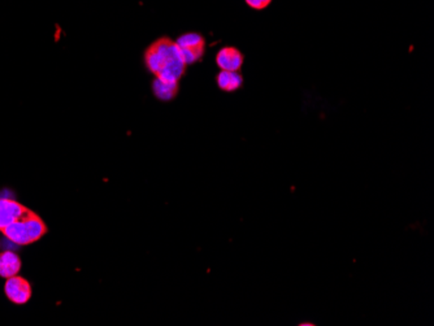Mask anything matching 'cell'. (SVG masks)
Instances as JSON below:
<instances>
[{
    "mask_svg": "<svg viewBox=\"0 0 434 326\" xmlns=\"http://www.w3.org/2000/svg\"><path fill=\"white\" fill-rule=\"evenodd\" d=\"M145 63L155 78L169 82H178L185 73V60L176 42L169 38H160L148 47L145 52Z\"/></svg>",
    "mask_w": 434,
    "mask_h": 326,
    "instance_id": "cell-1",
    "label": "cell"
},
{
    "mask_svg": "<svg viewBox=\"0 0 434 326\" xmlns=\"http://www.w3.org/2000/svg\"><path fill=\"white\" fill-rule=\"evenodd\" d=\"M47 225L36 212L28 209V212L20 217L17 221L1 230L4 237L10 242L20 246H28L39 241L47 233Z\"/></svg>",
    "mask_w": 434,
    "mask_h": 326,
    "instance_id": "cell-2",
    "label": "cell"
},
{
    "mask_svg": "<svg viewBox=\"0 0 434 326\" xmlns=\"http://www.w3.org/2000/svg\"><path fill=\"white\" fill-rule=\"evenodd\" d=\"M177 47L187 64H194L203 57L205 40L198 33H186L176 40Z\"/></svg>",
    "mask_w": 434,
    "mask_h": 326,
    "instance_id": "cell-3",
    "label": "cell"
},
{
    "mask_svg": "<svg viewBox=\"0 0 434 326\" xmlns=\"http://www.w3.org/2000/svg\"><path fill=\"white\" fill-rule=\"evenodd\" d=\"M4 292L12 303L25 304L31 298V286L28 280L19 276H13V277L7 279Z\"/></svg>",
    "mask_w": 434,
    "mask_h": 326,
    "instance_id": "cell-4",
    "label": "cell"
},
{
    "mask_svg": "<svg viewBox=\"0 0 434 326\" xmlns=\"http://www.w3.org/2000/svg\"><path fill=\"white\" fill-rule=\"evenodd\" d=\"M27 212L28 208L25 205H20L19 202L13 199L0 198V232L17 221Z\"/></svg>",
    "mask_w": 434,
    "mask_h": 326,
    "instance_id": "cell-5",
    "label": "cell"
},
{
    "mask_svg": "<svg viewBox=\"0 0 434 326\" xmlns=\"http://www.w3.org/2000/svg\"><path fill=\"white\" fill-rule=\"evenodd\" d=\"M216 64L222 71L240 72L243 64V55L236 47H224L216 55Z\"/></svg>",
    "mask_w": 434,
    "mask_h": 326,
    "instance_id": "cell-6",
    "label": "cell"
},
{
    "mask_svg": "<svg viewBox=\"0 0 434 326\" xmlns=\"http://www.w3.org/2000/svg\"><path fill=\"white\" fill-rule=\"evenodd\" d=\"M22 267L19 255L13 251L0 252V277L10 279L17 276Z\"/></svg>",
    "mask_w": 434,
    "mask_h": 326,
    "instance_id": "cell-7",
    "label": "cell"
},
{
    "mask_svg": "<svg viewBox=\"0 0 434 326\" xmlns=\"http://www.w3.org/2000/svg\"><path fill=\"white\" fill-rule=\"evenodd\" d=\"M152 91L157 99L163 102H169L175 99L178 94V82H169L160 78H155L152 82Z\"/></svg>",
    "mask_w": 434,
    "mask_h": 326,
    "instance_id": "cell-8",
    "label": "cell"
},
{
    "mask_svg": "<svg viewBox=\"0 0 434 326\" xmlns=\"http://www.w3.org/2000/svg\"><path fill=\"white\" fill-rule=\"evenodd\" d=\"M216 82H217V86L222 89V91L233 93V91L238 90L240 86H242L243 78L240 75V72L222 71L216 77Z\"/></svg>",
    "mask_w": 434,
    "mask_h": 326,
    "instance_id": "cell-9",
    "label": "cell"
},
{
    "mask_svg": "<svg viewBox=\"0 0 434 326\" xmlns=\"http://www.w3.org/2000/svg\"><path fill=\"white\" fill-rule=\"evenodd\" d=\"M245 1L249 8L255 10H266L272 3V0H245Z\"/></svg>",
    "mask_w": 434,
    "mask_h": 326,
    "instance_id": "cell-10",
    "label": "cell"
}]
</instances>
